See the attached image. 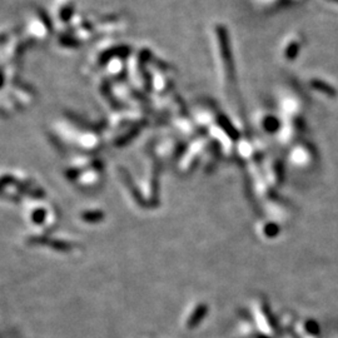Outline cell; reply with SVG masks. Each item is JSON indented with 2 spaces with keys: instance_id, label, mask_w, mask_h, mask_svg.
<instances>
[{
  "instance_id": "cell-1",
  "label": "cell",
  "mask_w": 338,
  "mask_h": 338,
  "mask_svg": "<svg viewBox=\"0 0 338 338\" xmlns=\"http://www.w3.org/2000/svg\"><path fill=\"white\" fill-rule=\"evenodd\" d=\"M212 48L216 64V71L222 84L223 92L229 94L230 88L235 84L234 64H233L232 50L228 41L227 30L222 25H216L212 30Z\"/></svg>"
},
{
  "instance_id": "cell-2",
  "label": "cell",
  "mask_w": 338,
  "mask_h": 338,
  "mask_svg": "<svg viewBox=\"0 0 338 338\" xmlns=\"http://www.w3.org/2000/svg\"><path fill=\"white\" fill-rule=\"evenodd\" d=\"M25 32L32 41L36 43L46 41L53 32L50 16L46 15L45 11L41 9H34L29 11L25 23Z\"/></svg>"
},
{
  "instance_id": "cell-3",
  "label": "cell",
  "mask_w": 338,
  "mask_h": 338,
  "mask_svg": "<svg viewBox=\"0 0 338 338\" xmlns=\"http://www.w3.org/2000/svg\"><path fill=\"white\" fill-rule=\"evenodd\" d=\"M151 90L157 94H167L173 88L174 72L172 65L162 60L151 59Z\"/></svg>"
},
{
  "instance_id": "cell-4",
  "label": "cell",
  "mask_w": 338,
  "mask_h": 338,
  "mask_svg": "<svg viewBox=\"0 0 338 338\" xmlns=\"http://www.w3.org/2000/svg\"><path fill=\"white\" fill-rule=\"evenodd\" d=\"M74 8L75 3L74 0H59L55 4V13L54 19L57 20L58 24H69L71 25L72 20L74 19Z\"/></svg>"
},
{
  "instance_id": "cell-5",
  "label": "cell",
  "mask_w": 338,
  "mask_h": 338,
  "mask_svg": "<svg viewBox=\"0 0 338 338\" xmlns=\"http://www.w3.org/2000/svg\"><path fill=\"white\" fill-rule=\"evenodd\" d=\"M100 24H95L97 32L104 33V34H112L114 32H119L122 30V25L124 24L120 16L108 15L100 19Z\"/></svg>"
},
{
  "instance_id": "cell-6",
  "label": "cell",
  "mask_w": 338,
  "mask_h": 338,
  "mask_svg": "<svg viewBox=\"0 0 338 338\" xmlns=\"http://www.w3.org/2000/svg\"><path fill=\"white\" fill-rule=\"evenodd\" d=\"M260 124L264 132L270 133V134L278 132L279 128H281V123L277 119V116L272 115V114H265V115H263L262 119L260 120Z\"/></svg>"
},
{
  "instance_id": "cell-7",
  "label": "cell",
  "mask_w": 338,
  "mask_h": 338,
  "mask_svg": "<svg viewBox=\"0 0 338 338\" xmlns=\"http://www.w3.org/2000/svg\"><path fill=\"white\" fill-rule=\"evenodd\" d=\"M309 84H311L312 88H313L314 90L321 92L322 94L327 95V97L335 98L336 95H337V90H336L332 85H330L327 81L322 80V79H312V80L309 81Z\"/></svg>"
},
{
  "instance_id": "cell-8",
  "label": "cell",
  "mask_w": 338,
  "mask_h": 338,
  "mask_svg": "<svg viewBox=\"0 0 338 338\" xmlns=\"http://www.w3.org/2000/svg\"><path fill=\"white\" fill-rule=\"evenodd\" d=\"M300 48V40L297 38H292L284 45L283 55L287 60H293L298 55Z\"/></svg>"
},
{
  "instance_id": "cell-9",
  "label": "cell",
  "mask_w": 338,
  "mask_h": 338,
  "mask_svg": "<svg viewBox=\"0 0 338 338\" xmlns=\"http://www.w3.org/2000/svg\"><path fill=\"white\" fill-rule=\"evenodd\" d=\"M328 1H332V3H335V4H338V0H328Z\"/></svg>"
}]
</instances>
